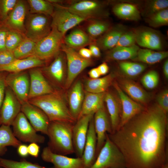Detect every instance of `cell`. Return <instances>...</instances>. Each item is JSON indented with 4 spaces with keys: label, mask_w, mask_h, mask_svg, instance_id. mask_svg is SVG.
Here are the masks:
<instances>
[{
    "label": "cell",
    "mask_w": 168,
    "mask_h": 168,
    "mask_svg": "<svg viewBox=\"0 0 168 168\" xmlns=\"http://www.w3.org/2000/svg\"><path fill=\"white\" fill-rule=\"evenodd\" d=\"M1 25V21H0V26Z\"/></svg>",
    "instance_id": "obj_60"
},
{
    "label": "cell",
    "mask_w": 168,
    "mask_h": 168,
    "mask_svg": "<svg viewBox=\"0 0 168 168\" xmlns=\"http://www.w3.org/2000/svg\"><path fill=\"white\" fill-rule=\"evenodd\" d=\"M8 29L2 25L0 26V52L7 50L6 47V36Z\"/></svg>",
    "instance_id": "obj_49"
},
{
    "label": "cell",
    "mask_w": 168,
    "mask_h": 168,
    "mask_svg": "<svg viewBox=\"0 0 168 168\" xmlns=\"http://www.w3.org/2000/svg\"><path fill=\"white\" fill-rule=\"evenodd\" d=\"M0 166L4 168H54L43 166L30 162L24 159L17 161L0 157Z\"/></svg>",
    "instance_id": "obj_40"
},
{
    "label": "cell",
    "mask_w": 168,
    "mask_h": 168,
    "mask_svg": "<svg viewBox=\"0 0 168 168\" xmlns=\"http://www.w3.org/2000/svg\"><path fill=\"white\" fill-rule=\"evenodd\" d=\"M0 168H3V167H1V166H0Z\"/></svg>",
    "instance_id": "obj_59"
},
{
    "label": "cell",
    "mask_w": 168,
    "mask_h": 168,
    "mask_svg": "<svg viewBox=\"0 0 168 168\" xmlns=\"http://www.w3.org/2000/svg\"><path fill=\"white\" fill-rule=\"evenodd\" d=\"M136 44L130 47H115L108 50L105 57L106 61L133 60L139 49Z\"/></svg>",
    "instance_id": "obj_31"
},
{
    "label": "cell",
    "mask_w": 168,
    "mask_h": 168,
    "mask_svg": "<svg viewBox=\"0 0 168 168\" xmlns=\"http://www.w3.org/2000/svg\"><path fill=\"white\" fill-rule=\"evenodd\" d=\"M21 104L12 90L6 86L0 110V124L11 126L21 112Z\"/></svg>",
    "instance_id": "obj_12"
},
{
    "label": "cell",
    "mask_w": 168,
    "mask_h": 168,
    "mask_svg": "<svg viewBox=\"0 0 168 168\" xmlns=\"http://www.w3.org/2000/svg\"><path fill=\"white\" fill-rule=\"evenodd\" d=\"M21 112L24 114L36 132L47 135L50 121L41 110L27 101L21 104Z\"/></svg>",
    "instance_id": "obj_14"
},
{
    "label": "cell",
    "mask_w": 168,
    "mask_h": 168,
    "mask_svg": "<svg viewBox=\"0 0 168 168\" xmlns=\"http://www.w3.org/2000/svg\"><path fill=\"white\" fill-rule=\"evenodd\" d=\"M164 74L166 79L168 78V60L166 59L164 63L163 67Z\"/></svg>",
    "instance_id": "obj_56"
},
{
    "label": "cell",
    "mask_w": 168,
    "mask_h": 168,
    "mask_svg": "<svg viewBox=\"0 0 168 168\" xmlns=\"http://www.w3.org/2000/svg\"><path fill=\"white\" fill-rule=\"evenodd\" d=\"M55 84L61 85L65 82L67 67L66 56L61 50L48 66L40 69Z\"/></svg>",
    "instance_id": "obj_18"
},
{
    "label": "cell",
    "mask_w": 168,
    "mask_h": 168,
    "mask_svg": "<svg viewBox=\"0 0 168 168\" xmlns=\"http://www.w3.org/2000/svg\"><path fill=\"white\" fill-rule=\"evenodd\" d=\"M5 152L0 150V155H2L5 154Z\"/></svg>",
    "instance_id": "obj_58"
},
{
    "label": "cell",
    "mask_w": 168,
    "mask_h": 168,
    "mask_svg": "<svg viewBox=\"0 0 168 168\" xmlns=\"http://www.w3.org/2000/svg\"><path fill=\"white\" fill-rule=\"evenodd\" d=\"M6 76L3 73L0 72V110L4 99L7 86L5 82Z\"/></svg>",
    "instance_id": "obj_48"
},
{
    "label": "cell",
    "mask_w": 168,
    "mask_h": 168,
    "mask_svg": "<svg viewBox=\"0 0 168 168\" xmlns=\"http://www.w3.org/2000/svg\"><path fill=\"white\" fill-rule=\"evenodd\" d=\"M105 92L95 93L86 91L79 117L84 115L94 114L103 108Z\"/></svg>",
    "instance_id": "obj_28"
},
{
    "label": "cell",
    "mask_w": 168,
    "mask_h": 168,
    "mask_svg": "<svg viewBox=\"0 0 168 168\" xmlns=\"http://www.w3.org/2000/svg\"><path fill=\"white\" fill-rule=\"evenodd\" d=\"M51 16L29 13L25 23V37L37 43L47 36L52 30Z\"/></svg>",
    "instance_id": "obj_6"
},
{
    "label": "cell",
    "mask_w": 168,
    "mask_h": 168,
    "mask_svg": "<svg viewBox=\"0 0 168 168\" xmlns=\"http://www.w3.org/2000/svg\"><path fill=\"white\" fill-rule=\"evenodd\" d=\"M17 152L21 157H26L28 155V146L24 144H21L17 147Z\"/></svg>",
    "instance_id": "obj_51"
},
{
    "label": "cell",
    "mask_w": 168,
    "mask_h": 168,
    "mask_svg": "<svg viewBox=\"0 0 168 168\" xmlns=\"http://www.w3.org/2000/svg\"><path fill=\"white\" fill-rule=\"evenodd\" d=\"M6 86L13 92L21 103L28 101L30 87L28 72L23 71L11 72L5 77Z\"/></svg>",
    "instance_id": "obj_11"
},
{
    "label": "cell",
    "mask_w": 168,
    "mask_h": 168,
    "mask_svg": "<svg viewBox=\"0 0 168 168\" xmlns=\"http://www.w3.org/2000/svg\"><path fill=\"white\" fill-rule=\"evenodd\" d=\"M167 0H153L147 1L142 11V15L146 18L163 9L168 8Z\"/></svg>",
    "instance_id": "obj_38"
},
{
    "label": "cell",
    "mask_w": 168,
    "mask_h": 168,
    "mask_svg": "<svg viewBox=\"0 0 168 168\" xmlns=\"http://www.w3.org/2000/svg\"><path fill=\"white\" fill-rule=\"evenodd\" d=\"M136 43L141 47L151 50H161L163 47L162 37L156 30L142 26L133 30Z\"/></svg>",
    "instance_id": "obj_17"
},
{
    "label": "cell",
    "mask_w": 168,
    "mask_h": 168,
    "mask_svg": "<svg viewBox=\"0 0 168 168\" xmlns=\"http://www.w3.org/2000/svg\"><path fill=\"white\" fill-rule=\"evenodd\" d=\"M156 100L158 105L167 113L168 111V90H165L160 92L157 96Z\"/></svg>",
    "instance_id": "obj_47"
},
{
    "label": "cell",
    "mask_w": 168,
    "mask_h": 168,
    "mask_svg": "<svg viewBox=\"0 0 168 168\" xmlns=\"http://www.w3.org/2000/svg\"><path fill=\"white\" fill-rule=\"evenodd\" d=\"M12 126L14 136L21 142L41 143L45 141L44 137L36 133V131L21 112L17 116Z\"/></svg>",
    "instance_id": "obj_9"
},
{
    "label": "cell",
    "mask_w": 168,
    "mask_h": 168,
    "mask_svg": "<svg viewBox=\"0 0 168 168\" xmlns=\"http://www.w3.org/2000/svg\"><path fill=\"white\" fill-rule=\"evenodd\" d=\"M94 114L82 116L74 124L72 141L75 152L78 157H82L86 138L90 122Z\"/></svg>",
    "instance_id": "obj_15"
},
{
    "label": "cell",
    "mask_w": 168,
    "mask_h": 168,
    "mask_svg": "<svg viewBox=\"0 0 168 168\" xmlns=\"http://www.w3.org/2000/svg\"><path fill=\"white\" fill-rule=\"evenodd\" d=\"M73 125V124L65 122H50L48 130V147L52 152L64 155L75 152L72 141Z\"/></svg>",
    "instance_id": "obj_3"
},
{
    "label": "cell",
    "mask_w": 168,
    "mask_h": 168,
    "mask_svg": "<svg viewBox=\"0 0 168 168\" xmlns=\"http://www.w3.org/2000/svg\"><path fill=\"white\" fill-rule=\"evenodd\" d=\"M101 75H104L106 74L109 72V68L107 64L105 62H103L97 67Z\"/></svg>",
    "instance_id": "obj_54"
},
{
    "label": "cell",
    "mask_w": 168,
    "mask_h": 168,
    "mask_svg": "<svg viewBox=\"0 0 168 168\" xmlns=\"http://www.w3.org/2000/svg\"><path fill=\"white\" fill-rule=\"evenodd\" d=\"M97 137L95 130L93 116L89 125L86 138L82 158L85 168H90L96 159Z\"/></svg>",
    "instance_id": "obj_22"
},
{
    "label": "cell",
    "mask_w": 168,
    "mask_h": 168,
    "mask_svg": "<svg viewBox=\"0 0 168 168\" xmlns=\"http://www.w3.org/2000/svg\"><path fill=\"white\" fill-rule=\"evenodd\" d=\"M25 37V35L20 32L8 30L5 40L7 50L12 52Z\"/></svg>",
    "instance_id": "obj_41"
},
{
    "label": "cell",
    "mask_w": 168,
    "mask_h": 168,
    "mask_svg": "<svg viewBox=\"0 0 168 168\" xmlns=\"http://www.w3.org/2000/svg\"><path fill=\"white\" fill-rule=\"evenodd\" d=\"M167 113L157 104L108 134L123 154L126 168H161L167 163Z\"/></svg>",
    "instance_id": "obj_1"
},
{
    "label": "cell",
    "mask_w": 168,
    "mask_h": 168,
    "mask_svg": "<svg viewBox=\"0 0 168 168\" xmlns=\"http://www.w3.org/2000/svg\"><path fill=\"white\" fill-rule=\"evenodd\" d=\"M113 84L120 99L122 106V112L119 128L141 112L145 108L125 94L117 83L114 82Z\"/></svg>",
    "instance_id": "obj_16"
},
{
    "label": "cell",
    "mask_w": 168,
    "mask_h": 168,
    "mask_svg": "<svg viewBox=\"0 0 168 168\" xmlns=\"http://www.w3.org/2000/svg\"><path fill=\"white\" fill-rule=\"evenodd\" d=\"M18 0H0V21L1 24L7 18Z\"/></svg>",
    "instance_id": "obj_44"
},
{
    "label": "cell",
    "mask_w": 168,
    "mask_h": 168,
    "mask_svg": "<svg viewBox=\"0 0 168 168\" xmlns=\"http://www.w3.org/2000/svg\"><path fill=\"white\" fill-rule=\"evenodd\" d=\"M63 42L67 46L77 50L94 43L95 41L82 29L77 27L64 36Z\"/></svg>",
    "instance_id": "obj_26"
},
{
    "label": "cell",
    "mask_w": 168,
    "mask_h": 168,
    "mask_svg": "<svg viewBox=\"0 0 168 168\" xmlns=\"http://www.w3.org/2000/svg\"><path fill=\"white\" fill-rule=\"evenodd\" d=\"M52 4L54 9L51 16V26L64 36L69 30L86 20L70 12L62 5Z\"/></svg>",
    "instance_id": "obj_10"
},
{
    "label": "cell",
    "mask_w": 168,
    "mask_h": 168,
    "mask_svg": "<svg viewBox=\"0 0 168 168\" xmlns=\"http://www.w3.org/2000/svg\"><path fill=\"white\" fill-rule=\"evenodd\" d=\"M29 13L39 14L51 16L54 9L53 5L47 0H27Z\"/></svg>",
    "instance_id": "obj_36"
},
{
    "label": "cell",
    "mask_w": 168,
    "mask_h": 168,
    "mask_svg": "<svg viewBox=\"0 0 168 168\" xmlns=\"http://www.w3.org/2000/svg\"><path fill=\"white\" fill-rule=\"evenodd\" d=\"M30 78L29 100L54 92V91L40 69L31 68L28 71Z\"/></svg>",
    "instance_id": "obj_19"
},
{
    "label": "cell",
    "mask_w": 168,
    "mask_h": 168,
    "mask_svg": "<svg viewBox=\"0 0 168 168\" xmlns=\"http://www.w3.org/2000/svg\"><path fill=\"white\" fill-rule=\"evenodd\" d=\"M145 21L150 26L154 28L168 25V8L161 10L146 18Z\"/></svg>",
    "instance_id": "obj_42"
},
{
    "label": "cell",
    "mask_w": 168,
    "mask_h": 168,
    "mask_svg": "<svg viewBox=\"0 0 168 168\" xmlns=\"http://www.w3.org/2000/svg\"><path fill=\"white\" fill-rule=\"evenodd\" d=\"M104 101L110 116L113 133L117 129L120 124L121 111L119 103L114 95L110 92H105Z\"/></svg>",
    "instance_id": "obj_29"
},
{
    "label": "cell",
    "mask_w": 168,
    "mask_h": 168,
    "mask_svg": "<svg viewBox=\"0 0 168 168\" xmlns=\"http://www.w3.org/2000/svg\"><path fill=\"white\" fill-rule=\"evenodd\" d=\"M78 53L82 57L86 59H90L92 56L90 49L84 47L80 49Z\"/></svg>",
    "instance_id": "obj_53"
},
{
    "label": "cell",
    "mask_w": 168,
    "mask_h": 168,
    "mask_svg": "<svg viewBox=\"0 0 168 168\" xmlns=\"http://www.w3.org/2000/svg\"><path fill=\"white\" fill-rule=\"evenodd\" d=\"M119 86L131 99L140 104H145L149 101L150 94L134 81L125 78L119 80Z\"/></svg>",
    "instance_id": "obj_23"
},
{
    "label": "cell",
    "mask_w": 168,
    "mask_h": 168,
    "mask_svg": "<svg viewBox=\"0 0 168 168\" xmlns=\"http://www.w3.org/2000/svg\"><path fill=\"white\" fill-rule=\"evenodd\" d=\"M36 43L26 37L13 51L16 59L34 56Z\"/></svg>",
    "instance_id": "obj_37"
},
{
    "label": "cell",
    "mask_w": 168,
    "mask_h": 168,
    "mask_svg": "<svg viewBox=\"0 0 168 168\" xmlns=\"http://www.w3.org/2000/svg\"><path fill=\"white\" fill-rule=\"evenodd\" d=\"M44 64V61L36 56H32L25 58L16 59L9 65L0 68V72H19L43 66Z\"/></svg>",
    "instance_id": "obj_27"
},
{
    "label": "cell",
    "mask_w": 168,
    "mask_h": 168,
    "mask_svg": "<svg viewBox=\"0 0 168 168\" xmlns=\"http://www.w3.org/2000/svg\"><path fill=\"white\" fill-rule=\"evenodd\" d=\"M88 74L91 79H96L99 78L101 75L97 68L91 69L89 72Z\"/></svg>",
    "instance_id": "obj_55"
},
{
    "label": "cell",
    "mask_w": 168,
    "mask_h": 168,
    "mask_svg": "<svg viewBox=\"0 0 168 168\" xmlns=\"http://www.w3.org/2000/svg\"><path fill=\"white\" fill-rule=\"evenodd\" d=\"M161 168H168V163H167L165 165H164L163 166H162Z\"/></svg>",
    "instance_id": "obj_57"
},
{
    "label": "cell",
    "mask_w": 168,
    "mask_h": 168,
    "mask_svg": "<svg viewBox=\"0 0 168 168\" xmlns=\"http://www.w3.org/2000/svg\"><path fill=\"white\" fill-rule=\"evenodd\" d=\"M95 130L97 137L96 158L104 145L106 138L107 133H112L110 122L104 107L97 111L93 116Z\"/></svg>",
    "instance_id": "obj_20"
},
{
    "label": "cell",
    "mask_w": 168,
    "mask_h": 168,
    "mask_svg": "<svg viewBox=\"0 0 168 168\" xmlns=\"http://www.w3.org/2000/svg\"><path fill=\"white\" fill-rule=\"evenodd\" d=\"M16 59L12 52L7 50L0 52V68L9 65Z\"/></svg>",
    "instance_id": "obj_46"
},
{
    "label": "cell",
    "mask_w": 168,
    "mask_h": 168,
    "mask_svg": "<svg viewBox=\"0 0 168 168\" xmlns=\"http://www.w3.org/2000/svg\"><path fill=\"white\" fill-rule=\"evenodd\" d=\"M41 157L44 161L52 163L54 168H85L81 157L71 158L56 154L48 147L43 149Z\"/></svg>",
    "instance_id": "obj_21"
},
{
    "label": "cell",
    "mask_w": 168,
    "mask_h": 168,
    "mask_svg": "<svg viewBox=\"0 0 168 168\" xmlns=\"http://www.w3.org/2000/svg\"><path fill=\"white\" fill-rule=\"evenodd\" d=\"M114 76L111 73L101 78L87 79L85 84L86 91L95 93L105 92L112 84Z\"/></svg>",
    "instance_id": "obj_33"
},
{
    "label": "cell",
    "mask_w": 168,
    "mask_h": 168,
    "mask_svg": "<svg viewBox=\"0 0 168 168\" xmlns=\"http://www.w3.org/2000/svg\"><path fill=\"white\" fill-rule=\"evenodd\" d=\"M84 96L82 84L80 81H78L72 86L68 95V108L76 120L80 114Z\"/></svg>",
    "instance_id": "obj_25"
},
{
    "label": "cell",
    "mask_w": 168,
    "mask_h": 168,
    "mask_svg": "<svg viewBox=\"0 0 168 168\" xmlns=\"http://www.w3.org/2000/svg\"><path fill=\"white\" fill-rule=\"evenodd\" d=\"M61 50L66 56L67 75L64 86L68 89L84 69L92 64L93 61L91 58L82 57L76 50L68 47L63 43L61 45Z\"/></svg>",
    "instance_id": "obj_7"
},
{
    "label": "cell",
    "mask_w": 168,
    "mask_h": 168,
    "mask_svg": "<svg viewBox=\"0 0 168 168\" xmlns=\"http://www.w3.org/2000/svg\"><path fill=\"white\" fill-rule=\"evenodd\" d=\"M89 49L90 50L92 56L98 58L101 55L100 48L94 43L90 45Z\"/></svg>",
    "instance_id": "obj_52"
},
{
    "label": "cell",
    "mask_w": 168,
    "mask_h": 168,
    "mask_svg": "<svg viewBox=\"0 0 168 168\" xmlns=\"http://www.w3.org/2000/svg\"><path fill=\"white\" fill-rule=\"evenodd\" d=\"M28 101L41 110L50 122L60 121L74 124L77 121L63 98L57 92L30 99Z\"/></svg>",
    "instance_id": "obj_2"
},
{
    "label": "cell",
    "mask_w": 168,
    "mask_h": 168,
    "mask_svg": "<svg viewBox=\"0 0 168 168\" xmlns=\"http://www.w3.org/2000/svg\"><path fill=\"white\" fill-rule=\"evenodd\" d=\"M121 71L129 77H135L140 74L146 69V66L138 63L122 62L119 63Z\"/></svg>",
    "instance_id": "obj_39"
},
{
    "label": "cell",
    "mask_w": 168,
    "mask_h": 168,
    "mask_svg": "<svg viewBox=\"0 0 168 168\" xmlns=\"http://www.w3.org/2000/svg\"><path fill=\"white\" fill-rule=\"evenodd\" d=\"M64 36L52 27L49 34L36 43L34 56L44 61L54 58L61 51Z\"/></svg>",
    "instance_id": "obj_8"
},
{
    "label": "cell",
    "mask_w": 168,
    "mask_h": 168,
    "mask_svg": "<svg viewBox=\"0 0 168 168\" xmlns=\"http://www.w3.org/2000/svg\"><path fill=\"white\" fill-rule=\"evenodd\" d=\"M85 21L84 29H82L94 41L112 26L108 22L102 19H90Z\"/></svg>",
    "instance_id": "obj_30"
},
{
    "label": "cell",
    "mask_w": 168,
    "mask_h": 168,
    "mask_svg": "<svg viewBox=\"0 0 168 168\" xmlns=\"http://www.w3.org/2000/svg\"><path fill=\"white\" fill-rule=\"evenodd\" d=\"M90 168H126L123 154L107 134L104 145Z\"/></svg>",
    "instance_id": "obj_4"
},
{
    "label": "cell",
    "mask_w": 168,
    "mask_h": 168,
    "mask_svg": "<svg viewBox=\"0 0 168 168\" xmlns=\"http://www.w3.org/2000/svg\"><path fill=\"white\" fill-rule=\"evenodd\" d=\"M127 29L124 26L118 24L111 27L95 41L94 44L100 49L109 50L114 47L121 35Z\"/></svg>",
    "instance_id": "obj_24"
},
{
    "label": "cell",
    "mask_w": 168,
    "mask_h": 168,
    "mask_svg": "<svg viewBox=\"0 0 168 168\" xmlns=\"http://www.w3.org/2000/svg\"><path fill=\"white\" fill-rule=\"evenodd\" d=\"M29 154L35 157H38L40 151V147L36 143H31L28 146Z\"/></svg>",
    "instance_id": "obj_50"
},
{
    "label": "cell",
    "mask_w": 168,
    "mask_h": 168,
    "mask_svg": "<svg viewBox=\"0 0 168 168\" xmlns=\"http://www.w3.org/2000/svg\"><path fill=\"white\" fill-rule=\"evenodd\" d=\"M168 56L167 51H155L147 49H139L133 61L152 64L159 62Z\"/></svg>",
    "instance_id": "obj_34"
},
{
    "label": "cell",
    "mask_w": 168,
    "mask_h": 168,
    "mask_svg": "<svg viewBox=\"0 0 168 168\" xmlns=\"http://www.w3.org/2000/svg\"><path fill=\"white\" fill-rule=\"evenodd\" d=\"M114 13L119 18L138 21L141 19L140 12L136 6L127 3H117L112 8Z\"/></svg>",
    "instance_id": "obj_32"
},
{
    "label": "cell",
    "mask_w": 168,
    "mask_h": 168,
    "mask_svg": "<svg viewBox=\"0 0 168 168\" xmlns=\"http://www.w3.org/2000/svg\"><path fill=\"white\" fill-rule=\"evenodd\" d=\"M68 5L63 6L72 13L86 20L102 19L108 16L106 3L94 0L68 1Z\"/></svg>",
    "instance_id": "obj_5"
},
{
    "label": "cell",
    "mask_w": 168,
    "mask_h": 168,
    "mask_svg": "<svg viewBox=\"0 0 168 168\" xmlns=\"http://www.w3.org/2000/svg\"><path fill=\"white\" fill-rule=\"evenodd\" d=\"M29 11L27 1L18 0L7 19L1 24L8 30L16 31L25 35V21Z\"/></svg>",
    "instance_id": "obj_13"
},
{
    "label": "cell",
    "mask_w": 168,
    "mask_h": 168,
    "mask_svg": "<svg viewBox=\"0 0 168 168\" xmlns=\"http://www.w3.org/2000/svg\"><path fill=\"white\" fill-rule=\"evenodd\" d=\"M22 144L21 142L14 136L10 126L1 124L0 127V150L5 152L6 147H18Z\"/></svg>",
    "instance_id": "obj_35"
},
{
    "label": "cell",
    "mask_w": 168,
    "mask_h": 168,
    "mask_svg": "<svg viewBox=\"0 0 168 168\" xmlns=\"http://www.w3.org/2000/svg\"><path fill=\"white\" fill-rule=\"evenodd\" d=\"M159 80V75L158 72L155 70H151L143 76L141 82L145 88L152 89L157 86Z\"/></svg>",
    "instance_id": "obj_43"
},
{
    "label": "cell",
    "mask_w": 168,
    "mask_h": 168,
    "mask_svg": "<svg viewBox=\"0 0 168 168\" xmlns=\"http://www.w3.org/2000/svg\"><path fill=\"white\" fill-rule=\"evenodd\" d=\"M136 43L135 35L133 30H126L120 36L115 47H130L135 44Z\"/></svg>",
    "instance_id": "obj_45"
}]
</instances>
